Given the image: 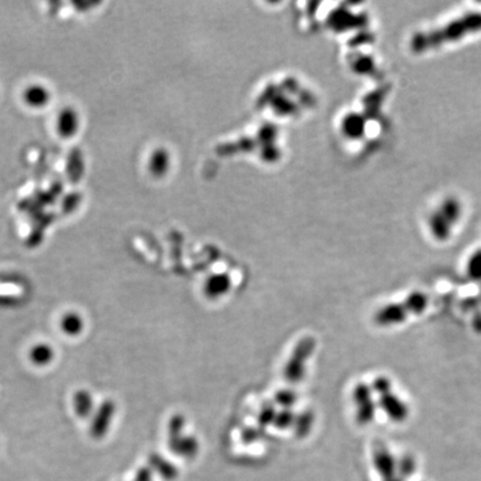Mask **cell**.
Wrapping results in <instances>:
<instances>
[{
  "mask_svg": "<svg viewBox=\"0 0 481 481\" xmlns=\"http://www.w3.org/2000/svg\"><path fill=\"white\" fill-rule=\"evenodd\" d=\"M481 30V13L465 15L453 21L447 26L431 32L420 33L411 40V50L415 52H427L440 47L448 42H457L465 35Z\"/></svg>",
  "mask_w": 481,
  "mask_h": 481,
  "instance_id": "1",
  "label": "cell"
},
{
  "mask_svg": "<svg viewBox=\"0 0 481 481\" xmlns=\"http://www.w3.org/2000/svg\"><path fill=\"white\" fill-rule=\"evenodd\" d=\"M114 412H115V405L112 401L106 400L100 405L91 426V434L94 439H102L105 434H108Z\"/></svg>",
  "mask_w": 481,
  "mask_h": 481,
  "instance_id": "2",
  "label": "cell"
},
{
  "mask_svg": "<svg viewBox=\"0 0 481 481\" xmlns=\"http://www.w3.org/2000/svg\"><path fill=\"white\" fill-rule=\"evenodd\" d=\"M74 409L79 418L91 416L94 409V399L87 390H79L74 395Z\"/></svg>",
  "mask_w": 481,
  "mask_h": 481,
  "instance_id": "3",
  "label": "cell"
},
{
  "mask_svg": "<svg viewBox=\"0 0 481 481\" xmlns=\"http://www.w3.org/2000/svg\"><path fill=\"white\" fill-rule=\"evenodd\" d=\"M58 132L63 137H71L79 129V116L74 110H64L57 120Z\"/></svg>",
  "mask_w": 481,
  "mask_h": 481,
  "instance_id": "4",
  "label": "cell"
},
{
  "mask_svg": "<svg viewBox=\"0 0 481 481\" xmlns=\"http://www.w3.org/2000/svg\"><path fill=\"white\" fill-rule=\"evenodd\" d=\"M24 100H26L27 105H29V106L42 108L44 105L47 104L48 100H50V93L44 87L35 85V86L26 88Z\"/></svg>",
  "mask_w": 481,
  "mask_h": 481,
  "instance_id": "5",
  "label": "cell"
},
{
  "mask_svg": "<svg viewBox=\"0 0 481 481\" xmlns=\"http://www.w3.org/2000/svg\"><path fill=\"white\" fill-rule=\"evenodd\" d=\"M54 356H55V352L52 350V347L45 344V343L35 345L29 353L33 364L38 366H47L48 364L52 362Z\"/></svg>",
  "mask_w": 481,
  "mask_h": 481,
  "instance_id": "6",
  "label": "cell"
},
{
  "mask_svg": "<svg viewBox=\"0 0 481 481\" xmlns=\"http://www.w3.org/2000/svg\"><path fill=\"white\" fill-rule=\"evenodd\" d=\"M450 228H451V224L446 220L445 216L441 213H434L430 217V228H431L432 234L438 240H445V238H449Z\"/></svg>",
  "mask_w": 481,
  "mask_h": 481,
  "instance_id": "7",
  "label": "cell"
},
{
  "mask_svg": "<svg viewBox=\"0 0 481 481\" xmlns=\"http://www.w3.org/2000/svg\"><path fill=\"white\" fill-rule=\"evenodd\" d=\"M60 328L66 335H77L84 329L83 318L77 313H67L60 321Z\"/></svg>",
  "mask_w": 481,
  "mask_h": 481,
  "instance_id": "8",
  "label": "cell"
},
{
  "mask_svg": "<svg viewBox=\"0 0 481 481\" xmlns=\"http://www.w3.org/2000/svg\"><path fill=\"white\" fill-rule=\"evenodd\" d=\"M444 216H445L446 220L453 225V223L457 222L461 216V205L459 202L453 197H449V199H446L442 203L441 209L439 211Z\"/></svg>",
  "mask_w": 481,
  "mask_h": 481,
  "instance_id": "9",
  "label": "cell"
},
{
  "mask_svg": "<svg viewBox=\"0 0 481 481\" xmlns=\"http://www.w3.org/2000/svg\"><path fill=\"white\" fill-rule=\"evenodd\" d=\"M135 481H149V471H147L146 469H141V470L139 471V473H137Z\"/></svg>",
  "mask_w": 481,
  "mask_h": 481,
  "instance_id": "10",
  "label": "cell"
}]
</instances>
